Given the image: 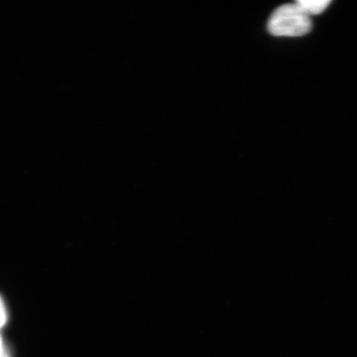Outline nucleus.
<instances>
[{
	"mask_svg": "<svg viewBox=\"0 0 357 357\" xmlns=\"http://www.w3.org/2000/svg\"><path fill=\"white\" fill-rule=\"evenodd\" d=\"M7 320V312L6 306H4V303L2 301V298H0V328L3 327L4 324H6Z\"/></svg>",
	"mask_w": 357,
	"mask_h": 357,
	"instance_id": "obj_3",
	"label": "nucleus"
},
{
	"mask_svg": "<svg viewBox=\"0 0 357 357\" xmlns=\"http://www.w3.org/2000/svg\"><path fill=\"white\" fill-rule=\"evenodd\" d=\"M0 357H8V356L6 354H4V355H3L2 356H0Z\"/></svg>",
	"mask_w": 357,
	"mask_h": 357,
	"instance_id": "obj_5",
	"label": "nucleus"
},
{
	"mask_svg": "<svg viewBox=\"0 0 357 357\" xmlns=\"http://www.w3.org/2000/svg\"><path fill=\"white\" fill-rule=\"evenodd\" d=\"M267 29L275 37H301L310 32L312 21L296 3H287L271 13Z\"/></svg>",
	"mask_w": 357,
	"mask_h": 357,
	"instance_id": "obj_1",
	"label": "nucleus"
},
{
	"mask_svg": "<svg viewBox=\"0 0 357 357\" xmlns=\"http://www.w3.org/2000/svg\"><path fill=\"white\" fill-rule=\"evenodd\" d=\"M4 354H4V351H3L2 338H1V336H0V356H2Z\"/></svg>",
	"mask_w": 357,
	"mask_h": 357,
	"instance_id": "obj_4",
	"label": "nucleus"
},
{
	"mask_svg": "<svg viewBox=\"0 0 357 357\" xmlns=\"http://www.w3.org/2000/svg\"><path fill=\"white\" fill-rule=\"evenodd\" d=\"M307 16L320 15L331 4L330 0H300L294 2Z\"/></svg>",
	"mask_w": 357,
	"mask_h": 357,
	"instance_id": "obj_2",
	"label": "nucleus"
}]
</instances>
